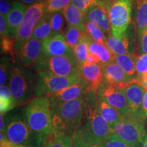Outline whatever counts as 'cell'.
<instances>
[{"mask_svg": "<svg viewBox=\"0 0 147 147\" xmlns=\"http://www.w3.org/2000/svg\"><path fill=\"white\" fill-rule=\"evenodd\" d=\"M84 97L65 102L51 109L52 125L55 133L71 136L81 125Z\"/></svg>", "mask_w": 147, "mask_h": 147, "instance_id": "obj_1", "label": "cell"}, {"mask_svg": "<svg viewBox=\"0 0 147 147\" xmlns=\"http://www.w3.org/2000/svg\"><path fill=\"white\" fill-rule=\"evenodd\" d=\"M25 117L32 131L44 140L55 133L52 125L51 108L45 95L36 97L25 108Z\"/></svg>", "mask_w": 147, "mask_h": 147, "instance_id": "obj_2", "label": "cell"}, {"mask_svg": "<svg viewBox=\"0 0 147 147\" xmlns=\"http://www.w3.org/2000/svg\"><path fill=\"white\" fill-rule=\"evenodd\" d=\"M81 127L98 142L108 139L115 134L114 129L103 118L97 103V94L90 91L84 97Z\"/></svg>", "mask_w": 147, "mask_h": 147, "instance_id": "obj_3", "label": "cell"}, {"mask_svg": "<svg viewBox=\"0 0 147 147\" xmlns=\"http://www.w3.org/2000/svg\"><path fill=\"white\" fill-rule=\"evenodd\" d=\"M36 86L37 82L29 71L19 67L11 69L9 87L17 105H27L36 98Z\"/></svg>", "mask_w": 147, "mask_h": 147, "instance_id": "obj_4", "label": "cell"}, {"mask_svg": "<svg viewBox=\"0 0 147 147\" xmlns=\"http://www.w3.org/2000/svg\"><path fill=\"white\" fill-rule=\"evenodd\" d=\"M33 69L38 73H48L61 76L79 75L80 66L74 55L44 57L33 65Z\"/></svg>", "mask_w": 147, "mask_h": 147, "instance_id": "obj_5", "label": "cell"}, {"mask_svg": "<svg viewBox=\"0 0 147 147\" xmlns=\"http://www.w3.org/2000/svg\"><path fill=\"white\" fill-rule=\"evenodd\" d=\"M144 120L133 115L123 116V119L114 128L119 138L134 147H142L146 136Z\"/></svg>", "mask_w": 147, "mask_h": 147, "instance_id": "obj_6", "label": "cell"}, {"mask_svg": "<svg viewBox=\"0 0 147 147\" xmlns=\"http://www.w3.org/2000/svg\"><path fill=\"white\" fill-rule=\"evenodd\" d=\"M134 0H113L108 13L112 34L121 38L127 32L131 23Z\"/></svg>", "mask_w": 147, "mask_h": 147, "instance_id": "obj_7", "label": "cell"}, {"mask_svg": "<svg viewBox=\"0 0 147 147\" xmlns=\"http://www.w3.org/2000/svg\"><path fill=\"white\" fill-rule=\"evenodd\" d=\"M5 134L9 141L16 145L38 147L44 144L43 140L32 131L26 121L18 117L8 121Z\"/></svg>", "mask_w": 147, "mask_h": 147, "instance_id": "obj_8", "label": "cell"}, {"mask_svg": "<svg viewBox=\"0 0 147 147\" xmlns=\"http://www.w3.org/2000/svg\"><path fill=\"white\" fill-rule=\"evenodd\" d=\"M36 96L39 97L61 91L81 80L80 75L61 76L48 73H38Z\"/></svg>", "mask_w": 147, "mask_h": 147, "instance_id": "obj_9", "label": "cell"}, {"mask_svg": "<svg viewBox=\"0 0 147 147\" xmlns=\"http://www.w3.org/2000/svg\"><path fill=\"white\" fill-rule=\"evenodd\" d=\"M46 13V1L34 3L27 8L21 25L14 37L15 46L32 38L37 24Z\"/></svg>", "mask_w": 147, "mask_h": 147, "instance_id": "obj_10", "label": "cell"}, {"mask_svg": "<svg viewBox=\"0 0 147 147\" xmlns=\"http://www.w3.org/2000/svg\"><path fill=\"white\" fill-rule=\"evenodd\" d=\"M91 91L89 86L83 80L73 84L61 91L46 95L50 102L51 109L61 105L64 103L85 97Z\"/></svg>", "mask_w": 147, "mask_h": 147, "instance_id": "obj_11", "label": "cell"}, {"mask_svg": "<svg viewBox=\"0 0 147 147\" xmlns=\"http://www.w3.org/2000/svg\"><path fill=\"white\" fill-rule=\"evenodd\" d=\"M97 93L123 116L131 115L125 95L120 88L104 82Z\"/></svg>", "mask_w": 147, "mask_h": 147, "instance_id": "obj_12", "label": "cell"}, {"mask_svg": "<svg viewBox=\"0 0 147 147\" xmlns=\"http://www.w3.org/2000/svg\"><path fill=\"white\" fill-rule=\"evenodd\" d=\"M16 55L25 66L34 65L44 57L42 41L36 38L30 39L15 46Z\"/></svg>", "mask_w": 147, "mask_h": 147, "instance_id": "obj_13", "label": "cell"}, {"mask_svg": "<svg viewBox=\"0 0 147 147\" xmlns=\"http://www.w3.org/2000/svg\"><path fill=\"white\" fill-rule=\"evenodd\" d=\"M80 78L89 86L90 90L95 93H97L104 83L103 67L99 64L84 63L80 67L79 71Z\"/></svg>", "mask_w": 147, "mask_h": 147, "instance_id": "obj_14", "label": "cell"}, {"mask_svg": "<svg viewBox=\"0 0 147 147\" xmlns=\"http://www.w3.org/2000/svg\"><path fill=\"white\" fill-rule=\"evenodd\" d=\"M127 100L131 115L141 118L143 99L145 93L144 88L140 85L135 80L125 87L121 88ZM143 120V119H142Z\"/></svg>", "mask_w": 147, "mask_h": 147, "instance_id": "obj_15", "label": "cell"}, {"mask_svg": "<svg viewBox=\"0 0 147 147\" xmlns=\"http://www.w3.org/2000/svg\"><path fill=\"white\" fill-rule=\"evenodd\" d=\"M44 57H57L74 55L73 51L65 42L63 34H55L49 36L42 41Z\"/></svg>", "mask_w": 147, "mask_h": 147, "instance_id": "obj_16", "label": "cell"}, {"mask_svg": "<svg viewBox=\"0 0 147 147\" xmlns=\"http://www.w3.org/2000/svg\"><path fill=\"white\" fill-rule=\"evenodd\" d=\"M104 82L121 88L133 82L135 78L129 76L116 62L113 61L103 66Z\"/></svg>", "mask_w": 147, "mask_h": 147, "instance_id": "obj_17", "label": "cell"}, {"mask_svg": "<svg viewBox=\"0 0 147 147\" xmlns=\"http://www.w3.org/2000/svg\"><path fill=\"white\" fill-rule=\"evenodd\" d=\"M86 18L97 25L106 35L112 34L108 10L100 5H93L85 12Z\"/></svg>", "mask_w": 147, "mask_h": 147, "instance_id": "obj_18", "label": "cell"}, {"mask_svg": "<svg viewBox=\"0 0 147 147\" xmlns=\"http://www.w3.org/2000/svg\"><path fill=\"white\" fill-rule=\"evenodd\" d=\"M27 10V8L25 4L17 1H13L12 10L5 17L9 34L12 38H14L15 36L20 25L23 22Z\"/></svg>", "mask_w": 147, "mask_h": 147, "instance_id": "obj_19", "label": "cell"}, {"mask_svg": "<svg viewBox=\"0 0 147 147\" xmlns=\"http://www.w3.org/2000/svg\"><path fill=\"white\" fill-rule=\"evenodd\" d=\"M131 37L128 30L121 38L114 36L113 34L107 36V47L115 55H122L131 53Z\"/></svg>", "mask_w": 147, "mask_h": 147, "instance_id": "obj_20", "label": "cell"}, {"mask_svg": "<svg viewBox=\"0 0 147 147\" xmlns=\"http://www.w3.org/2000/svg\"><path fill=\"white\" fill-rule=\"evenodd\" d=\"M97 103L103 118L113 129L122 120L123 115L97 93Z\"/></svg>", "mask_w": 147, "mask_h": 147, "instance_id": "obj_21", "label": "cell"}, {"mask_svg": "<svg viewBox=\"0 0 147 147\" xmlns=\"http://www.w3.org/2000/svg\"><path fill=\"white\" fill-rule=\"evenodd\" d=\"M133 8L138 38L147 28V0H134Z\"/></svg>", "mask_w": 147, "mask_h": 147, "instance_id": "obj_22", "label": "cell"}, {"mask_svg": "<svg viewBox=\"0 0 147 147\" xmlns=\"http://www.w3.org/2000/svg\"><path fill=\"white\" fill-rule=\"evenodd\" d=\"M62 12L68 25L76 27L84 32V24L87 21L85 12L71 3L66 6Z\"/></svg>", "mask_w": 147, "mask_h": 147, "instance_id": "obj_23", "label": "cell"}, {"mask_svg": "<svg viewBox=\"0 0 147 147\" xmlns=\"http://www.w3.org/2000/svg\"><path fill=\"white\" fill-rule=\"evenodd\" d=\"M89 53L94 54L100 61V65L104 66L113 62L115 55L111 52L108 47L105 45L94 42L90 38L89 42Z\"/></svg>", "mask_w": 147, "mask_h": 147, "instance_id": "obj_24", "label": "cell"}, {"mask_svg": "<svg viewBox=\"0 0 147 147\" xmlns=\"http://www.w3.org/2000/svg\"><path fill=\"white\" fill-rule=\"evenodd\" d=\"M138 55L137 53H131L122 55H115L114 61L118 64L129 76L136 79V62Z\"/></svg>", "mask_w": 147, "mask_h": 147, "instance_id": "obj_25", "label": "cell"}, {"mask_svg": "<svg viewBox=\"0 0 147 147\" xmlns=\"http://www.w3.org/2000/svg\"><path fill=\"white\" fill-rule=\"evenodd\" d=\"M71 138L74 144L80 147H102L101 142L91 136L81 126L71 136Z\"/></svg>", "mask_w": 147, "mask_h": 147, "instance_id": "obj_26", "label": "cell"}, {"mask_svg": "<svg viewBox=\"0 0 147 147\" xmlns=\"http://www.w3.org/2000/svg\"><path fill=\"white\" fill-rule=\"evenodd\" d=\"M90 38L85 32H84L81 40L72 49L74 57L80 66V67L87 61L89 55V42Z\"/></svg>", "mask_w": 147, "mask_h": 147, "instance_id": "obj_27", "label": "cell"}, {"mask_svg": "<svg viewBox=\"0 0 147 147\" xmlns=\"http://www.w3.org/2000/svg\"><path fill=\"white\" fill-rule=\"evenodd\" d=\"M52 35L53 32L49 18V13L46 12L39 23L37 24L33 33L32 38L39 40L40 41H43Z\"/></svg>", "mask_w": 147, "mask_h": 147, "instance_id": "obj_28", "label": "cell"}, {"mask_svg": "<svg viewBox=\"0 0 147 147\" xmlns=\"http://www.w3.org/2000/svg\"><path fill=\"white\" fill-rule=\"evenodd\" d=\"M17 106L12 96L10 87L3 85L0 87V113L2 115L10 111Z\"/></svg>", "mask_w": 147, "mask_h": 147, "instance_id": "obj_29", "label": "cell"}, {"mask_svg": "<svg viewBox=\"0 0 147 147\" xmlns=\"http://www.w3.org/2000/svg\"><path fill=\"white\" fill-rule=\"evenodd\" d=\"M73 144L71 136L55 132L45 140L42 147H72Z\"/></svg>", "mask_w": 147, "mask_h": 147, "instance_id": "obj_30", "label": "cell"}, {"mask_svg": "<svg viewBox=\"0 0 147 147\" xmlns=\"http://www.w3.org/2000/svg\"><path fill=\"white\" fill-rule=\"evenodd\" d=\"M84 32L94 42L107 46V36L95 24L87 20L84 24Z\"/></svg>", "mask_w": 147, "mask_h": 147, "instance_id": "obj_31", "label": "cell"}, {"mask_svg": "<svg viewBox=\"0 0 147 147\" xmlns=\"http://www.w3.org/2000/svg\"><path fill=\"white\" fill-rule=\"evenodd\" d=\"M84 32L83 31L76 27L71 26V25H68L67 27L63 36L65 42L71 50L81 40Z\"/></svg>", "mask_w": 147, "mask_h": 147, "instance_id": "obj_32", "label": "cell"}, {"mask_svg": "<svg viewBox=\"0 0 147 147\" xmlns=\"http://www.w3.org/2000/svg\"><path fill=\"white\" fill-rule=\"evenodd\" d=\"M49 18H50L53 35H63L65 32L64 27H65L66 20L64 17L63 12H57L49 13Z\"/></svg>", "mask_w": 147, "mask_h": 147, "instance_id": "obj_33", "label": "cell"}, {"mask_svg": "<svg viewBox=\"0 0 147 147\" xmlns=\"http://www.w3.org/2000/svg\"><path fill=\"white\" fill-rule=\"evenodd\" d=\"M0 45L1 53H7L10 55L13 61L16 57L15 41L13 38L10 36L9 33L5 34H0Z\"/></svg>", "mask_w": 147, "mask_h": 147, "instance_id": "obj_34", "label": "cell"}, {"mask_svg": "<svg viewBox=\"0 0 147 147\" xmlns=\"http://www.w3.org/2000/svg\"><path fill=\"white\" fill-rule=\"evenodd\" d=\"M71 0H46V12H61L66 6L70 4Z\"/></svg>", "mask_w": 147, "mask_h": 147, "instance_id": "obj_35", "label": "cell"}, {"mask_svg": "<svg viewBox=\"0 0 147 147\" xmlns=\"http://www.w3.org/2000/svg\"><path fill=\"white\" fill-rule=\"evenodd\" d=\"M136 80L144 76L147 74V54L138 55L136 62Z\"/></svg>", "mask_w": 147, "mask_h": 147, "instance_id": "obj_36", "label": "cell"}, {"mask_svg": "<svg viewBox=\"0 0 147 147\" xmlns=\"http://www.w3.org/2000/svg\"><path fill=\"white\" fill-rule=\"evenodd\" d=\"M101 145L102 147H134L119 138L115 134H113L108 139L102 141Z\"/></svg>", "mask_w": 147, "mask_h": 147, "instance_id": "obj_37", "label": "cell"}, {"mask_svg": "<svg viewBox=\"0 0 147 147\" xmlns=\"http://www.w3.org/2000/svg\"><path fill=\"white\" fill-rule=\"evenodd\" d=\"M138 55L147 54V28L137 38Z\"/></svg>", "mask_w": 147, "mask_h": 147, "instance_id": "obj_38", "label": "cell"}, {"mask_svg": "<svg viewBox=\"0 0 147 147\" xmlns=\"http://www.w3.org/2000/svg\"><path fill=\"white\" fill-rule=\"evenodd\" d=\"M71 3L82 12H86L92 5L96 4V1L95 0H71Z\"/></svg>", "mask_w": 147, "mask_h": 147, "instance_id": "obj_39", "label": "cell"}, {"mask_svg": "<svg viewBox=\"0 0 147 147\" xmlns=\"http://www.w3.org/2000/svg\"><path fill=\"white\" fill-rule=\"evenodd\" d=\"M9 73V67L8 64L4 59H2L0 65V84L1 86L5 85L8 79V74Z\"/></svg>", "mask_w": 147, "mask_h": 147, "instance_id": "obj_40", "label": "cell"}, {"mask_svg": "<svg viewBox=\"0 0 147 147\" xmlns=\"http://www.w3.org/2000/svg\"><path fill=\"white\" fill-rule=\"evenodd\" d=\"M13 2L11 3L10 0H0V14L5 17L12 10Z\"/></svg>", "mask_w": 147, "mask_h": 147, "instance_id": "obj_41", "label": "cell"}, {"mask_svg": "<svg viewBox=\"0 0 147 147\" xmlns=\"http://www.w3.org/2000/svg\"><path fill=\"white\" fill-rule=\"evenodd\" d=\"M147 117V90L145 91V93L144 95V99H143L142 107V113H141V118L145 121Z\"/></svg>", "mask_w": 147, "mask_h": 147, "instance_id": "obj_42", "label": "cell"}, {"mask_svg": "<svg viewBox=\"0 0 147 147\" xmlns=\"http://www.w3.org/2000/svg\"><path fill=\"white\" fill-rule=\"evenodd\" d=\"M85 63L89 64H99V65H100V61L97 58L96 55L89 53V55H88L87 61Z\"/></svg>", "mask_w": 147, "mask_h": 147, "instance_id": "obj_43", "label": "cell"}, {"mask_svg": "<svg viewBox=\"0 0 147 147\" xmlns=\"http://www.w3.org/2000/svg\"><path fill=\"white\" fill-rule=\"evenodd\" d=\"M135 82L139 84L140 86H142L143 88H144L145 90H147V74L144 76H142V78L135 80Z\"/></svg>", "mask_w": 147, "mask_h": 147, "instance_id": "obj_44", "label": "cell"}, {"mask_svg": "<svg viewBox=\"0 0 147 147\" xmlns=\"http://www.w3.org/2000/svg\"><path fill=\"white\" fill-rule=\"evenodd\" d=\"M16 145L7 139L3 140L2 142H0V147H16Z\"/></svg>", "mask_w": 147, "mask_h": 147, "instance_id": "obj_45", "label": "cell"}, {"mask_svg": "<svg viewBox=\"0 0 147 147\" xmlns=\"http://www.w3.org/2000/svg\"><path fill=\"white\" fill-rule=\"evenodd\" d=\"M2 114H1L0 115V130H1V132H3V133H5V120H4V117Z\"/></svg>", "mask_w": 147, "mask_h": 147, "instance_id": "obj_46", "label": "cell"}, {"mask_svg": "<svg viewBox=\"0 0 147 147\" xmlns=\"http://www.w3.org/2000/svg\"><path fill=\"white\" fill-rule=\"evenodd\" d=\"M46 1V0H18V1L23 3V4L31 5L34 4V3H36L38 2H40V1Z\"/></svg>", "mask_w": 147, "mask_h": 147, "instance_id": "obj_47", "label": "cell"}, {"mask_svg": "<svg viewBox=\"0 0 147 147\" xmlns=\"http://www.w3.org/2000/svg\"><path fill=\"white\" fill-rule=\"evenodd\" d=\"M142 147H147V134H146V138H145V140H144V143H143Z\"/></svg>", "mask_w": 147, "mask_h": 147, "instance_id": "obj_48", "label": "cell"}, {"mask_svg": "<svg viewBox=\"0 0 147 147\" xmlns=\"http://www.w3.org/2000/svg\"><path fill=\"white\" fill-rule=\"evenodd\" d=\"M16 147H30V146H25V145H16Z\"/></svg>", "mask_w": 147, "mask_h": 147, "instance_id": "obj_49", "label": "cell"}, {"mask_svg": "<svg viewBox=\"0 0 147 147\" xmlns=\"http://www.w3.org/2000/svg\"><path fill=\"white\" fill-rule=\"evenodd\" d=\"M144 122H145V125H146L147 126V117L146 118V119H145Z\"/></svg>", "mask_w": 147, "mask_h": 147, "instance_id": "obj_50", "label": "cell"}, {"mask_svg": "<svg viewBox=\"0 0 147 147\" xmlns=\"http://www.w3.org/2000/svg\"><path fill=\"white\" fill-rule=\"evenodd\" d=\"M72 147H80V146H77V145H76V144H73V146H72Z\"/></svg>", "mask_w": 147, "mask_h": 147, "instance_id": "obj_51", "label": "cell"}]
</instances>
